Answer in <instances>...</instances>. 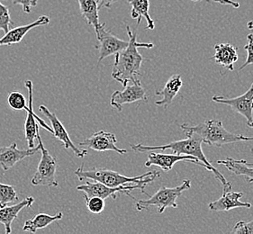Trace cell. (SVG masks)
Masks as SVG:
<instances>
[{"instance_id": "obj_1", "label": "cell", "mask_w": 253, "mask_h": 234, "mask_svg": "<svg viewBox=\"0 0 253 234\" xmlns=\"http://www.w3.org/2000/svg\"><path fill=\"white\" fill-rule=\"evenodd\" d=\"M126 31L129 43L126 49L115 54V63L112 72V78L121 83L123 87H126L129 82L140 79L141 67L144 58L138 51V48L152 49L154 46L152 43L138 42L137 34L131 30L130 26H126Z\"/></svg>"}, {"instance_id": "obj_2", "label": "cell", "mask_w": 253, "mask_h": 234, "mask_svg": "<svg viewBox=\"0 0 253 234\" xmlns=\"http://www.w3.org/2000/svg\"><path fill=\"white\" fill-rule=\"evenodd\" d=\"M187 139L181 141H175L171 143H168L165 145L161 146H146L143 144H131L130 146L132 151L136 153H147V152H153V151H167L170 150L173 153L182 155H190L196 158H198L200 162L204 163L208 168V171H212L214 178L219 180L222 186L227 187L231 183H229L227 180L224 178L223 175L220 173L216 168L213 167L211 163L208 161L205 153L202 150L203 140L197 134L192 132H187Z\"/></svg>"}, {"instance_id": "obj_3", "label": "cell", "mask_w": 253, "mask_h": 234, "mask_svg": "<svg viewBox=\"0 0 253 234\" xmlns=\"http://www.w3.org/2000/svg\"><path fill=\"white\" fill-rule=\"evenodd\" d=\"M180 127L184 132H192L203 140V143L215 147L221 148L229 143L239 142H253V137H247L243 134L228 132L220 120L208 119L196 125L183 123Z\"/></svg>"}, {"instance_id": "obj_4", "label": "cell", "mask_w": 253, "mask_h": 234, "mask_svg": "<svg viewBox=\"0 0 253 234\" xmlns=\"http://www.w3.org/2000/svg\"><path fill=\"white\" fill-rule=\"evenodd\" d=\"M75 174L80 181H82L84 179H91V181L100 182L111 188L142 182L149 184L153 182L158 177H160L159 171L147 172L137 177H126L118 173L117 171L107 168H94L85 170L83 168V165H81V167L77 169Z\"/></svg>"}, {"instance_id": "obj_5", "label": "cell", "mask_w": 253, "mask_h": 234, "mask_svg": "<svg viewBox=\"0 0 253 234\" xmlns=\"http://www.w3.org/2000/svg\"><path fill=\"white\" fill-rule=\"evenodd\" d=\"M191 188V182L189 179L183 180L182 184L176 188H166L162 187L150 198L146 200H140L136 203L138 211L147 210L151 206L157 207L158 214H162L168 207L177 208V199L182 195L184 191Z\"/></svg>"}, {"instance_id": "obj_6", "label": "cell", "mask_w": 253, "mask_h": 234, "mask_svg": "<svg viewBox=\"0 0 253 234\" xmlns=\"http://www.w3.org/2000/svg\"><path fill=\"white\" fill-rule=\"evenodd\" d=\"M40 127L37 129L36 139L40 146L41 160L36 173L34 174L31 179V184L33 186H45V187H58L59 182L56 180V169H57V160L52 157L49 151L43 146L42 142L40 133Z\"/></svg>"}, {"instance_id": "obj_7", "label": "cell", "mask_w": 253, "mask_h": 234, "mask_svg": "<svg viewBox=\"0 0 253 234\" xmlns=\"http://www.w3.org/2000/svg\"><path fill=\"white\" fill-rule=\"evenodd\" d=\"M148 183L146 182H142V183L129 184V185H124V186H119L116 188H111V187H107L100 182H96V181L88 182L87 181L85 184L78 186L77 190L84 192L86 196H99L103 199H107L112 196L113 198L117 199V194L123 193L129 195L132 199H135L131 195V191L134 189H140L142 193L149 196V195L144 191Z\"/></svg>"}, {"instance_id": "obj_8", "label": "cell", "mask_w": 253, "mask_h": 234, "mask_svg": "<svg viewBox=\"0 0 253 234\" xmlns=\"http://www.w3.org/2000/svg\"><path fill=\"white\" fill-rule=\"evenodd\" d=\"M96 32V39L99 43L98 49V63L107 57L117 54V52L126 49L129 41H125L115 36L111 31L107 30L106 25L100 24Z\"/></svg>"}, {"instance_id": "obj_9", "label": "cell", "mask_w": 253, "mask_h": 234, "mask_svg": "<svg viewBox=\"0 0 253 234\" xmlns=\"http://www.w3.org/2000/svg\"><path fill=\"white\" fill-rule=\"evenodd\" d=\"M213 102L232 107L235 112L242 115L247 121L249 127L253 128V83L242 96L228 98L223 96H213Z\"/></svg>"}, {"instance_id": "obj_10", "label": "cell", "mask_w": 253, "mask_h": 234, "mask_svg": "<svg viewBox=\"0 0 253 234\" xmlns=\"http://www.w3.org/2000/svg\"><path fill=\"white\" fill-rule=\"evenodd\" d=\"M124 90H117L112 94L110 105L118 112L123 111L125 105H129L139 101H146V90L141 84V80L129 82Z\"/></svg>"}, {"instance_id": "obj_11", "label": "cell", "mask_w": 253, "mask_h": 234, "mask_svg": "<svg viewBox=\"0 0 253 234\" xmlns=\"http://www.w3.org/2000/svg\"><path fill=\"white\" fill-rule=\"evenodd\" d=\"M25 86L28 89V107L26 111L27 113V117H26V122H25V133H26V139L28 143V148H35V142H36V132L37 129L40 127L36 121L41 124V127L43 128L46 131L52 133L53 130L51 126H48V124L46 123L42 119H41L40 117L36 115V113L34 112V108H33V82L31 80H26L25 82Z\"/></svg>"}, {"instance_id": "obj_12", "label": "cell", "mask_w": 253, "mask_h": 234, "mask_svg": "<svg viewBox=\"0 0 253 234\" xmlns=\"http://www.w3.org/2000/svg\"><path fill=\"white\" fill-rule=\"evenodd\" d=\"M184 160H187V162L199 165L208 170V167L204 163L200 162L198 158L190 156V155H182V154H177V153H174L172 154H162V153H155L152 152L148 155V159L144 164V166L146 168L152 167V166H156V167L162 168L163 171L168 172L172 169L173 166L176 163L184 161Z\"/></svg>"}, {"instance_id": "obj_13", "label": "cell", "mask_w": 253, "mask_h": 234, "mask_svg": "<svg viewBox=\"0 0 253 234\" xmlns=\"http://www.w3.org/2000/svg\"><path fill=\"white\" fill-rule=\"evenodd\" d=\"M40 112L45 116L49 121L51 122V127L53 130V136L57 138L58 140H60L61 143H63L65 149H71V151L74 153L75 156L78 158H84L87 154L86 150H81L79 148L76 147V145L72 143L71 138L69 136V133L67 132L66 129L64 127V125L61 123V121L59 120V118L57 117L55 114L51 113L47 107L44 106H40L39 107Z\"/></svg>"}, {"instance_id": "obj_14", "label": "cell", "mask_w": 253, "mask_h": 234, "mask_svg": "<svg viewBox=\"0 0 253 234\" xmlns=\"http://www.w3.org/2000/svg\"><path fill=\"white\" fill-rule=\"evenodd\" d=\"M117 142V137L114 133L99 131V132H95L91 137L87 138L85 141L81 142L80 143V146L89 148L96 152L113 151L120 155L126 154V150L117 147L116 145Z\"/></svg>"}, {"instance_id": "obj_15", "label": "cell", "mask_w": 253, "mask_h": 234, "mask_svg": "<svg viewBox=\"0 0 253 234\" xmlns=\"http://www.w3.org/2000/svg\"><path fill=\"white\" fill-rule=\"evenodd\" d=\"M243 196V192H233L232 184L223 188V195L210 203L208 207L213 212H228L234 208H251V203H244L240 199Z\"/></svg>"}, {"instance_id": "obj_16", "label": "cell", "mask_w": 253, "mask_h": 234, "mask_svg": "<svg viewBox=\"0 0 253 234\" xmlns=\"http://www.w3.org/2000/svg\"><path fill=\"white\" fill-rule=\"evenodd\" d=\"M40 150L39 144L35 148H28L27 150H19L16 143H12L10 146L0 148V168L7 171L13 168L15 164L27 157H32Z\"/></svg>"}, {"instance_id": "obj_17", "label": "cell", "mask_w": 253, "mask_h": 234, "mask_svg": "<svg viewBox=\"0 0 253 234\" xmlns=\"http://www.w3.org/2000/svg\"><path fill=\"white\" fill-rule=\"evenodd\" d=\"M51 22L50 17L47 15H42L37 20L28 24L26 26H21L9 30L5 36L0 38V46H11L19 43L26 36V34L36 27L48 25Z\"/></svg>"}, {"instance_id": "obj_18", "label": "cell", "mask_w": 253, "mask_h": 234, "mask_svg": "<svg viewBox=\"0 0 253 234\" xmlns=\"http://www.w3.org/2000/svg\"><path fill=\"white\" fill-rule=\"evenodd\" d=\"M35 198L29 196L22 200L18 204L14 205H5L4 207H0V224L5 226V234H11L12 232V224L14 220L17 218V215L24 208H30L34 204Z\"/></svg>"}, {"instance_id": "obj_19", "label": "cell", "mask_w": 253, "mask_h": 234, "mask_svg": "<svg viewBox=\"0 0 253 234\" xmlns=\"http://www.w3.org/2000/svg\"><path fill=\"white\" fill-rule=\"evenodd\" d=\"M182 85L181 76L178 74L172 75L168 79L164 87L161 90H157L155 93L157 96L162 97L161 100H158L155 102V105L158 107H163L165 109L168 108L171 105L174 97L177 96V93L182 87Z\"/></svg>"}, {"instance_id": "obj_20", "label": "cell", "mask_w": 253, "mask_h": 234, "mask_svg": "<svg viewBox=\"0 0 253 234\" xmlns=\"http://www.w3.org/2000/svg\"><path fill=\"white\" fill-rule=\"evenodd\" d=\"M215 53L213 59L218 65L223 67L228 71H234V64L238 61L237 49L230 43H220L214 45Z\"/></svg>"}, {"instance_id": "obj_21", "label": "cell", "mask_w": 253, "mask_h": 234, "mask_svg": "<svg viewBox=\"0 0 253 234\" xmlns=\"http://www.w3.org/2000/svg\"><path fill=\"white\" fill-rule=\"evenodd\" d=\"M219 165L224 166L229 171L236 176H243L248 183H253V164L249 163L244 159H234L227 158L223 160L216 161Z\"/></svg>"}, {"instance_id": "obj_22", "label": "cell", "mask_w": 253, "mask_h": 234, "mask_svg": "<svg viewBox=\"0 0 253 234\" xmlns=\"http://www.w3.org/2000/svg\"><path fill=\"white\" fill-rule=\"evenodd\" d=\"M128 3L132 6L131 15L133 19H137V26H139L144 18L147 22V28L153 30L155 28L154 21L149 14L150 1L149 0H128Z\"/></svg>"}, {"instance_id": "obj_23", "label": "cell", "mask_w": 253, "mask_h": 234, "mask_svg": "<svg viewBox=\"0 0 253 234\" xmlns=\"http://www.w3.org/2000/svg\"><path fill=\"white\" fill-rule=\"evenodd\" d=\"M62 217H63V214L61 212L53 216L47 214H37L35 217L26 221V223L23 226V231L35 234L37 232V230L43 229L56 221L62 219Z\"/></svg>"}, {"instance_id": "obj_24", "label": "cell", "mask_w": 253, "mask_h": 234, "mask_svg": "<svg viewBox=\"0 0 253 234\" xmlns=\"http://www.w3.org/2000/svg\"><path fill=\"white\" fill-rule=\"evenodd\" d=\"M80 5V10L83 18H85L88 26L94 27L95 31L97 30L99 23L98 16V3L96 0H78Z\"/></svg>"}, {"instance_id": "obj_25", "label": "cell", "mask_w": 253, "mask_h": 234, "mask_svg": "<svg viewBox=\"0 0 253 234\" xmlns=\"http://www.w3.org/2000/svg\"><path fill=\"white\" fill-rule=\"evenodd\" d=\"M17 200V194L14 187L0 183V207H4Z\"/></svg>"}, {"instance_id": "obj_26", "label": "cell", "mask_w": 253, "mask_h": 234, "mask_svg": "<svg viewBox=\"0 0 253 234\" xmlns=\"http://www.w3.org/2000/svg\"><path fill=\"white\" fill-rule=\"evenodd\" d=\"M7 102L9 107L16 110V111H20V110H26L28 106L26 105V99L25 96L18 91L11 92L7 97Z\"/></svg>"}, {"instance_id": "obj_27", "label": "cell", "mask_w": 253, "mask_h": 234, "mask_svg": "<svg viewBox=\"0 0 253 234\" xmlns=\"http://www.w3.org/2000/svg\"><path fill=\"white\" fill-rule=\"evenodd\" d=\"M86 206L87 210L94 214H100L105 210L106 204L105 199L101 198L99 196H86Z\"/></svg>"}, {"instance_id": "obj_28", "label": "cell", "mask_w": 253, "mask_h": 234, "mask_svg": "<svg viewBox=\"0 0 253 234\" xmlns=\"http://www.w3.org/2000/svg\"><path fill=\"white\" fill-rule=\"evenodd\" d=\"M0 0V31H4L6 34L10 30L11 26H14V22L11 18L10 11L7 5L2 4Z\"/></svg>"}, {"instance_id": "obj_29", "label": "cell", "mask_w": 253, "mask_h": 234, "mask_svg": "<svg viewBox=\"0 0 253 234\" xmlns=\"http://www.w3.org/2000/svg\"><path fill=\"white\" fill-rule=\"evenodd\" d=\"M231 233L233 234H253V220L249 223L239 221Z\"/></svg>"}, {"instance_id": "obj_30", "label": "cell", "mask_w": 253, "mask_h": 234, "mask_svg": "<svg viewBox=\"0 0 253 234\" xmlns=\"http://www.w3.org/2000/svg\"><path fill=\"white\" fill-rule=\"evenodd\" d=\"M248 43L244 46L245 51H247V59L242 66L240 67L239 71H243L245 67L253 64V34H250L247 36Z\"/></svg>"}, {"instance_id": "obj_31", "label": "cell", "mask_w": 253, "mask_h": 234, "mask_svg": "<svg viewBox=\"0 0 253 234\" xmlns=\"http://www.w3.org/2000/svg\"><path fill=\"white\" fill-rule=\"evenodd\" d=\"M38 0H13L14 5H21L23 6V11L25 13L29 14L32 7H35L37 5Z\"/></svg>"}, {"instance_id": "obj_32", "label": "cell", "mask_w": 253, "mask_h": 234, "mask_svg": "<svg viewBox=\"0 0 253 234\" xmlns=\"http://www.w3.org/2000/svg\"><path fill=\"white\" fill-rule=\"evenodd\" d=\"M194 2H199V1H208V2H214V3H217V4H221V5H232L234 8H239L240 7V4L238 2H235L233 0H191Z\"/></svg>"}, {"instance_id": "obj_33", "label": "cell", "mask_w": 253, "mask_h": 234, "mask_svg": "<svg viewBox=\"0 0 253 234\" xmlns=\"http://www.w3.org/2000/svg\"><path fill=\"white\" fill-rule=\"evenodd\" d=\"M98 3V9L100 10L102 8H107L110 9L112 5H114L117 0H96Z\"/></svg>"}, {"instance_id": "obj_34", "label": "cell", "mask_w": 253, "mask_h": 234, "mask_svg": "<svg viewBox=\"0 0 253 234\" xmlns=\"http://www.w3.org/2000/svg\"><path fill=\"white\" fill-rule=\"evenodd\" d=\"M247 27H248V29H250V30H253V21H250V22H248V24H247Z\"/></svg>"}]
</instances>
